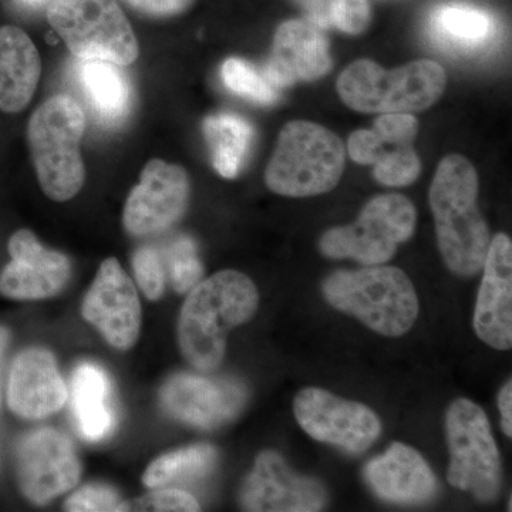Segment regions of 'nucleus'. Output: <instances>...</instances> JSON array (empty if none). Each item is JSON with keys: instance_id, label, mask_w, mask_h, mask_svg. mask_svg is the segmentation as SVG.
<instances>
[{"instance_id": "12", "label": "nucleus", "mask_w": 512, "mask_h": 512, "mask_svg": "<svg viewBox=\"0 0 512 512\" xmlns=\"http://www.w3.org/2000/svg\"><path fill=\"white\" fill-rule=\"evenodd\" d=\"M190 200L187 171L154 158L141 171L140 183L128 194L123 225L133 237L160 234L185 214Z\"/></svg>"}, {"instance_id": "4", "label": "nucleus", "mask_w": 512, "mask_h": 512, "mask_svg": "<svg viewBox=\"0 0 512 512\" xmlns=\"http://www.w3.org/2000/svg\"><path fill=\"white\" fill-rule=\"evenodd\" d=\"M86 116L76 100L56 94L37 107L28 124V143L37 180L50 200H72L82 190L86 167L80 146Z\"/></svg>"}, {"instance_id": "21", "label": "nucleus", "mask_w": 512, "mask_h": 512, "mask_svg": "<svg viewBox=\"0 0 512 512\" xmlns=\"http://www.w3.org/2000/svg\"><path fill=\"white\" fill-rule=\"evenodd\" d=\"M42 74L39 50L18 26H0V111L15 114L29 106Z\"/></svg>"}, {"instance_id": "28", "label": "nucleus", "mask_w": 512, "mask_h": 512, "mask_svg": "<svg viewBox=\"0 0 512 512\" xmlns=\"http://www.w3.org/2000/svg\"><path fill=\"white\" fill-rule=\"evenodd\" d=\"M420 158L413 146L384 147L383 156L375 164L377 183L386 187H407L419 178Z\"/></svg>"}, {"instance_id": "13", "label": "nucleus", "mask_w": 512, "mask_h": 512, "mask_svg": "<svg viewBox=\"0 0 512 512\" xmlns=\"http://www.w3.org/2000/svg\"><path fill=\"white\" fill-rule=\"evenodd\" d=\"M82 315L113 348L136 345L141 330V303L136 285L116 258L101 262L84 296Z\"/></svg>"}, {"instance_id": "30", "label": "nucleus", "mask_w": 512, "mask_h": 512, "mask_svg": "<svg viewBox=\"0 0 512 512\" xmlns=\"http://www.w3.org/2000/svg\"><path fill=\"white\" fill-rule=\"evenodd\" d=\"M133 269L137 284L150 301H158L165 288L163 258L151 247L137 249L133 256Z\"/></svg>"}, {"instance_id": "20", "label": "nucleus", "mask_w": 512, "mask_h": 512, "mask_svg": "<svg viewBox=\"0 0 512 512\" xmlns=\"http://www.w3.org/2000/svg\"><path fill=\"white\" fill-rule=\"evenodd\" d=\"M370 490L384 501L421 504L434 497L437 480L419 451L393 443L383 456L375 457L363 470Z\"/></svg>"}, {"instance_id": "5", "label": "nucleus", "mask_w": 512, "mask_h": 512, "mask_svg": "<svg viewBox=\"0 0 512 512\" xmlns=\"http://www.w3.org/2000/svg\"><path fill=\"white\" fill-rule=\"evenodd\" d=\"M345 161V146L335 133L311 121H291L279 134L265 184L284 197H315L339 184Z\"/></svg>"}, {"instance_id": "2", "label": "nucleus", "mask_w": 512, "mask_h": 512, "mask_svg": "<svg viewBox=\"0 0 512 512\" xmlns=\"http://www.w3.org/2000/svg\"><path fill=\"white\" fill-rule=\"evenodd\" d=\"M477 197L474 165L458 154L444 158L431 183L429 202L444 264L463 278L476 276L483 269L491 242Z\"/></svg>"}, {"instance_id": "32", "label": "nucleus", "mask_w": 512, "mask_h": 512, "mask_svg": "<svg viewBox=\"0 0 512 512\" xmlns=\"http://www.w3.org/2000/svg\"><path fill=\"white\" fill-rule=\"evenodd\" d=\"M417 120L410 113L382 114L375 121L377 136L389 146H413L417 136Z\"/></svg>"}, {"instance_id": "40", "label": "nucleus", "mask_w": 512, "mask_h": 512, "mask_svg": "<svg viewBox=\"0 0 512 512\" xmlns=\"http://www.w3.org/2000/svg\"><path fill=\"white\" fill-rule=\"evenodd\" d=\"M26 2L30 3V5H42L46 0H26Z\"/></svg>"}, {"instance_id": "26", "label": "nucleus", "mask_w": 512, "mask_h": 512, "mask_svg": "<svg viewBox=\"0 0 512 512\" xmlns=\"http://www.w3.org/2000/svg\"><path fill=\"white\" fill-rule=\"evenodd\" d=\"M433 29L447 45L467 50L483 46L494 32L493 19L468 6H443L434 15Z\"/></svg>"}, {"instance_id": "31", "label": "nucleus", "mask_w": 512, "mask_h": 512, "mask_svg": "<svg viewBox=\"0 0 512 512\" xmlns=\"http://www.w3.org/2000/svg\"><path fill=\"white\" fill-rule=\"evenodd\" d=\"M64 510L87 511H127L130 505L121 500L120 495L107 485L90 484L80 488L64 503Z\"/></svg>"}, {"instance_id": "19", "label": "nucleus", "mask_w": 512, "mask_h": 512, "mask_svg": "<svg viewBox=\"0 0 512 512\" xmlns=\"http://www.w3.org/2000/svg\"><path fill=\"white\" fill-rule=\"evenodd\" d=\"M69 399L55 356L32 348L16 357L10 369L8 404L23 419H46L59 412Z\"/></svg>"}, {"instance_id": "9", "label": "nucleus", "mask_w": 512, "mask_h": 512, "mask_svg": "<svg viewBox=\"0 0 512 512\" xmlns=\"http://www.w3.org/2000/svg\"><path fill=\"white\" fill-rule=\"evenodd\" d=\"M417 212L409 198L377 195L360 212L355 224L329 229L319 241L326 258L353 259L365 266L383 265L397 247L413 237Z\"/></svg>"}, {"instance_id": "25", "label": "nucleus", "mask_w": 512, "mask_h": 512, "mask_svg": "<svg viewBox=\"0 0 512 512\" xmlns=\"http://www.w3.org/2000/svg\"><path fill=\"white\" fill-rule=\"evenodd\" d=\"M217 451L208 444H198L171 451L156 458L144 471L143 483L146 487H165L173 481L197 480L208 476L217 463Z\"/></svg>"}, {"instance_id": "6", "label": "nucleus", "mask_w": 512, "mask_h": 512, "mask_svg": "<svg viewBox=\"0 0 512 512\" xmlns=\"http://www.w3.org/2000/svg\"><path fill=\"white\" fill-rule=\"evenodd\" d=\"M443 66L417 60L386 70L373 60H357L340 74L338 93L346 106L360 113H416L433 106L446 89Z\"/></svg>"}, {"instance_id": "3", "label": "nucleus", "mask_w": 512, "mask_h": 512, "mask_svg": "<svg viewBox=\"0 0 512 512\" xmlns=\"http://www.w3.org/2000/svg\"><path fill=\"white\" fill-rule=\"evenodd\" d=\"M322 292L333 308L355 316L387 338L406 335L419 316L416 288L396 266L333 272L323 282Z\"/></svg>"}, {"instance_id": "8", "label": "nucleus", "mask_w": 512, "mask_h": 512, "mask_svg": "<svg viewBox=\"0 0 512 512\" xmlns=\"http://www.w3.org/2000/svg\"><path fill=\"white\" fill-rule=\"evenodd\" d=\"M446 436L448 483L480 503H493L500 495L503 464L487 414L471 400H454L446 413Z\"/></svg>"}, {"instance_id": "15", "label": "nucleus", "mask_w": 512, "mask_h": 512, "mask_svg": "<svg viewBox=\"0 0 512 512\" xmlns=\"http://www.w3.org/2000/svg\"><path fill=\"white\" fill-rule=\"evenodd\" d=\"M12 261L0 274V293L15 301H40L63 291L72 276V264L62 252L43 247L29 229L9 239Z\"/></svg>"}, {"instance_id": "37", "label": "nucleus", "mask_w": 512, "mask_h": 512, "mask_svg": "<svg viewBox=\"0 0 512 512\" xmlns=\"http://www.w3.org/2000/svg\"><path fill=\"white\" fill-rule=\"evenodd\" d=\"M308 13L309 22L320 29L332 26L330 20V0H295Z\"/></svg>"}, {"instance_id": "17", "label": "nucleus", "mask_w": 512, "mask_h": 512, "mask_svg": "<svg viewBox=\"0 0 512 512\" xmlns=\"http://www.w3.org/2000/svg\"><path fill=\"white\" fill-rule=\"evenodd\" d=\"M245 393L231 380L180 373L164 384L161 404L165 412L198 429L210 430L231 420L241 410Z\"/></svg>"}, {"instance_id": "39", "label": "nucleus", "mask_w": 512, "mask_h": 512, "mask_svg": "<svg viewBox=\"0 0 512 512\" xmlns=\"http://www.w3.org/2000/svg\"><path fill=\"white\" fill-rule=\"evenodd\" d=\"M9 345V332L8 329L0 326V399H2V375L3 366H5L6 349Z\"/></svg>"}, {"instance_id": "7", "label": "nucleus", "mask_w": 512, "mask_h": 512, "mask_svg": "<svg viewBox=\"0 0 512 512\" xmlns=\"http://www.w3.org/2000/svg\"><path fill=\"white\" fill-rule=\"evenodd\" d=\"M47 20L77 59L117 66L137 60L136 33L116 0H52Z\"/></svg>"}, {"instance_id": "18", "label": "nucleus", "mask_w": 512, "mask_h": 512, "mask_svg": "<svg viewBox=\"0 0 512 512\" xmlns=\"http://www.w3.org/2000/svg\"><path fill=\"white\" fill-rule=\"evenodd\" d=\"M329 43L322 29L309 20H289L276 30L264 72L275 89L298 82H316L332 70Z\"/></svg>"}, {"instance_id": "27", "label": "nucleus", "mask_w": 512, "mask_h": 512, "mask_svg": "<svg viewBox=\"0 0 512 512\" xmlns=\"http://www.w3.org/2000/svg\"><path fill=\"white\" fill-rule=\"evenodd\" d=\"M221 77L232 93L247 97L255 103L269 106L278 100V89L265 79L264 74L259 73L245 60L237 57L225 60L221 67Z\"/></svg>"}, {"instance_id": "22", "label": "nucleus", "mask_w": 512, "mask_h": 512, "mask_svg": "<svg viewBox=\"0 0 512 512\" xmlns=\"http://www.w3.org/2000/svg\"><path fill=\"white\" fill-rule=\"evenodd\" d=\"M111 386L106 372L92 363L74 370L72 379L73 412L84 439H106L116 427L110 402Z\"/></svg>"}, {"instance_id": "29", "label": "nucleus", "mask_w": 512, "mask_h": 512, "mask_svg": "<svg viewBox=\"0 0 512 512\" xmlns=\"http://www.w3.org/2000/svg\"><path fill=\"white\" fill-rule=\"evenodd\" d=\"M171 282L178 293L190 292L200 282L202 264L198 259L195 245L188 238L175 241L168 251Z\"/></svg>"}, {"instance_id": "14", "label": "nucleus", "mask_w": 512, "mask_h": 512, "mask_svg": "<svg viewBox=\"0 0 512 512\" xmlns=\"http://www.w3.org/2000/svg\"><path fill=\"white\" fill-rule=\"evenodd\" d=\"M242 508L255 512H313L325 508L328 493L315 478L293 473L274 450L262 451L239 494Z\"/></svg>"}, {"instance_id": "35", "label": "nucleus", "mask_w": 512, "mask_h": 512, "mask_svg": "<svg viewBox=\"0 0 512 512\" xmlns=\"http://www.w3.org/2000/svg\"><path fill=\"white\" fill-rule=\"evenodd\" d=\"M382 138L373 130H357L349 137L348 151L353 161L362 165H375L383 156Z\"/></svg>"}, {"instance_id": "34", "label": "nucleus", "mask_w": 512, "mask_h": 512, "mask_svg": "<svg viewBox=\"0 0 512 512\" xmlns=\"http://www.w3.org/2000/svg\"><path fill=\"white\" fill-rule=\"evenodd\" d=\"M140 511H200V504L191 494L177 488H153L150 494L136 501Z\"/></svg>"}, {"instance_id": "1", "label": "nucleus", "mask_w": 512, "mask_h": 512, "mask_svg": "<svg viewBox=\"0 0 512 512\" xmlns=\"http://www.w3.org/2000/svg\"><path fill=\"white\" fill-rule=\"evenodd\" d=\"M259 293L254 282L238 271L218 272L188 292L180 320L178 343L195 369L211 372L221 365L231 330L254 318Z\"/></svg>"}, {"instance_id": "16", "label": "nucleus", "mask_w": 512, "mask_h": 512, "mask_svg": "<svg viewBox=\"0 0 512 512\" xmlns=\"http://www.w3.org/2000/svg\"><path fill=\"white\" fill-rule=\"evenodd\" d=\"M478 289L473 325L478 338L497 350L512 346V242L505 234L491 239Z\"/></svg>"}, {"instance_id": "36", "label": "nucleus", "mask_w": 512, "mask_h": 512, "mask_svg": "<svg viewBox=\"0 0 512 512\" xmlns=\"http://www.w3.org/2000/svg\"><path fill=\"white\" fill-rule=\"evenodd\" d=\"M128 6L151 18H171L185 12L194 0H124Z\"/></svg>"}, {"instance_id": "33", "label": "nucleus", "mask_w": 512, "mask_h": 512, "mask_svg": "<svg viewBox=\"0 0 512 512\" xmlns=\"http://www.w3.org/2000/svg\"><path fill=\"white\" fill-rule=\"evenodd\" d=\"M332 25L348 33L360 35L370 23V8L367 0H330Z\"/></svg>"}, {"instance_id": "24", "label": "nucleus", "mask_w": 512, "mask_h": 512, "mask_svg": "<svg viewBox=\"0 0 512 512\" xmlns=\"http://www.w3.org/2000/svg\"><path fill=\"white\" fill-rule=\"evenodd\" d=\"M204 134L217 173L224 178L237 177L254 140L251 124L237 114H212L204 120Z\"/></svg>"}, {"instance_id": "38", "label": "nucleus", "mask_w": 512, "mask_h": 512, "mask_svg": "<svg viewBox=\"0 0 512 512\" xmlns=\"http://www.w3.org/2000/svg\"><path fill=\"white\" fill-rule=\"evenodd\" d=\"M498 409L501 413V429L507 437H512V383L508 380L498 394Z\"/></svg>"}, {"instance_id": "11", "label": "nucleus", "mask_w": 512, "mask_h": 512, "mask_svg": "<svg viewBox=\"0 0 512 512\" xmlns=\"http://www.w3.org/2000/svg\"><path fill=\"white\" fill-rule=\"evenodd\" d=\"M16 470L23 495L39 505L72 490L82 476L72 441L55 429L32 431L19 441Z\"/></svg>"}, {"instance_id": "10", "label": "nucleus", "mask_w": 512, "mask_h": 512, "mask_svg": "<svg viewBox=\"0 0 512 512\" xmlns=\"http://www.w3.org/2000/svg\"><path fill=\"white\" fill-rule=\"evenodd\" d=\"M296 421L313 440L363 453L382 433V421L366 404L350 402L328 390L308 387L293 402Z\"/></svg>"}, {"instance_id": "23", "label": "nucleus", "mask_w": 512, "mask_h": 512, "mask_svg": "<svg viewBox=\"0 0 512 512\" xmlns=\"http://www.w3.org/2000/svg\"><path fill=\"white\" fill-rule=\"evenodd\" d=\"M121 66L103 60H83L77 69L80 89L90 109L104 124H119L130 113V82Z\"/></svg>"}]
</instances>
